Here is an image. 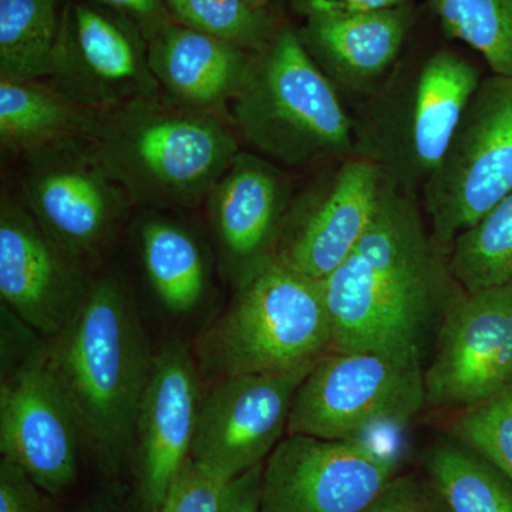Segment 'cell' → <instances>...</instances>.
<instances>
[{
	"mask_svg": "<svg viewBox=\"0 0 512 512\" xmlns=\"http://www.w3.org/2000/svg\"><path fill=\"white\" fill-rule=\"evenodd\" d=\"M387 180V178H386ZM336 352H373L423 360L431 330L466 293L450 255L434 241L417 195L389 180L355 251L322 279Z\"/></svg>",
	"mask_w": 512,
	"mask_h": 512,
	"instance_id": "6da1fadb",
	"label": "cell"
},
{
	"mask_svg": "<svg viewBox=\"0 0 512 512\" xmlns=\"http://www.w3.org/2000/svg\"><path fill=\"white\" fill-rule=\"evenodd\" d=\"M45 356L84 446L101 473L117 476L133 458L138 404L154 359L127 286L113 275L90 282L76 315L45 346Z\"/></svg>",
	"mask_w": 512,
	"mask_h": 512,
	"instance_id": "7a4b0ae2",
	"label": "cell"
},
{
	"mask_svg": "<svg viewBox=\"0 0 512 512\" xmlns=\"http://www.w3.org/2000/svg\"><path fill=\"white\" fill-rule=\"evenodd\" d=\"M86 141L128 200L151 208L194 207L241 153L220 117L158 97L99 114Z\"/></svg>",
	"mask_w": 512,
	"mask_h": 512,
	"instance_id": "3957f363",
	"label": "cell"
},
{
	"mask_svg": "<svg viewBox=\"0 0 512 512\" xmlns=\"http://www.w3.org/2000/svg\"><path fill=\"white\" fill-rule=\"evenodd\" d=\"M480 82L477 67L451 50L397 63L353 117L352 157L376 165L399 190L421 194Z\"/></svg>",
	"mask_w": 512,
	"mask_h": 512,
	"instance_id": "277c9868",
	"label": "cell"
},
{
	"mask_svg": "<svg viewBox=\"0 0 512 512\" xmlns=\"http://www.w3.org/2000/svg\"><path fill=\"white\" fill-rule=\"evenodd\" d=\"M332 346L320 282L268 259L235 286L224 313L202 332L195 357L215 379L312 367Z\"/></svg>",
	"mask_w": 512,
	"mask_h": 512,
	"instance_id": "5b68a950",
	"label": "cell"
},
{
	"mask_svg": "<svg viewBox=\"0 0 512 512\" xmlns=\"http://www.w3.org/2000/svg\"><path fill=\"white\" fill-rule=\"evenodd\" d=\"M232 111L238 133L272 163L298 167L353 156V117L298 30L279 29L255 53Z\"/></svg>",
	"mask_w": 512,
	"mask_h": 512,
	"instance_id": "8992f818",
	"label": "cell"
},
{
	"mask_svg": "<svg viewBox=\"0 0 512 512\" xmlns=\"http://www.w3.org/2000/svg\"><path fill=\"white\" fill-rule=\"evenodd\" d=\"M424 406L420 359L373 350H329L299 387L286 433L366 439L367 431L376 427L404 426Z\"/></svg>",
	"mask_w": 512,
	"mask_h": 512,
	"instance_id": "52a82bcc",
	"label": "cell"
},
{
	"mask_svg": "<svg viewBox=\"0 0 512 512\" xmlns=\"http://www.w3.org/2000/svg\"><path fill=\"white\" fill-rule=\"evenodd\" d=\"M512 192V77L481 79L446 156L421 191L431 235L446 254Z\"/></svg>",
	"mask_w": 512,
	"mask_h": 512,
	"instance_id": "ba28073f",
	"label": "cell"
},
{
	"mask_svg": "<svg viewBox=\"0 0 512 512\" xmlns=\"http://www.w3.org/2000/svg\"><path fill=\"white\" fill-rule=\"evenodd\" d=\"M49 86L76 106L103 114L158 97L143 29L119 10L93 0L63 6Z\"/></svg>",
	"mask_w": 512,
	"mask_h": 512,
	"instance_id": "9c48e42d",
	"label": "cell"
},
{
	"mask_svg": "<svg viewBox=\"0 0 512 512\" xmlns=\"http://www.w3.org/2000/svg\"><path fill=\"white\" fill-rule=\"evenodd\" d=\"M396 471V454L367 439L289 434L265 460L261 512H360Z\"/></svg>",
	"mask_w": 512,
	"mask_h": 512,
	"instance_id": "30bf717a",
	"label": "cell"
},
{
	"mask_svg": "<svg viewBox=\"0 0 512 512\" xmlns=\"http://www.w3.org/2000/svg\"><path fill=\"white\" fill-rule=\"evenodd\" d=\"M22 190L36 221L79 262L109 244L130 202L86 140L63 141L26 156Z\"/></svg>",
	"mask_w": 512,
	"mask_h": 512,
	"instance_id": "8fae6325",
	"label": "cell"
},
{
	"mask_svg": "<svg viewBox=\"0 0 512 512\" xmlns=\"http://www.w3.org/2000/svg\"><path fill=\"white\" fill-rule=\"evenodd\" d=\"M512 387V284L464 293L450 306L424 370L426 404L466 410Z\"/></svg>",
	"mask_w": 512,
	"mask_h": 512,
	"instance_id": "7c38bea8",
	"label": "cell"
},
{
	"mask_svg": "<svg viewBox=\"0 0 512 512\" xmlns=\"http://www.w3.org/2000/svg\"><path fill=\"white\" fill-rule=\"evenodd\" d=\"M312 369L215 380L201 397L192 460L229 480L264 463L288 431L293 400Z\"/></svg>",
	"mask_w": 512,
	"mask_h": 512,
	"instance_id": "4fadbf2b",
	"label": "cell"
},
{
	"mask_svg": "<svg viewBox=\"0 0 512 512\" xmlns=\"http://www.w3.org/2000/svg\"><path fill=\"white\" fill-rule=\"evenodd\" d=\"M386 177L362 158L349 157L292 201L275 258L322 281L355 251L382 201Z\"/></svg>",
	"mask_w": 512,
	"mask_h": 512,
	"instance_id": "5bb4252c",
	"label": "cell"
},
{
	"mask_svg": "<svg viewBox=\"0 0 512 512\" xmlns=\"http://www.w3.org/2000/svg\"><path fill=\"white\" fill-rule=\"evenodd\" d=\"M79 426L46 362L45 348L23 360L0 389V453L45 493L63 494L79 473Z\"/></svg>",
	"mask_w": 512,
	"mask_h": 512,
	"instance_id": "9a60e30c",
	"label": "cell"
},
{
	"mask_svg": "<svg viewBox=\"0 0 512 512\" xmlns=\"http://www.w3.org/2000/svg\"><path fill=\"white\" fill-rule=\"evenodd\" d=\"M201 397L200 369L190 348L168 343L154 355L134 427L131 463L141 512H160L190 460Z\"/></svg>",
	"mask_w": 512,
	"mask_h": 512,
	"instance_id": "2e32d148",
	"label": "cell"
},
{
	"mask_svg": "<svg viewBox=\"0 0 512 512\" xmlns=\"http://www.w3.org/2000/svg\"><path fill=\"white\" fill-rule=\"evenodd\" d=\"M90 282L36 221L25 202L3 197L0 207V296L29 328L53 338L82 305Z\"/></svg>",
	"mask_w": 512,
	"mask_h": 512,
	"instance_id": "e0dca14e",
	"label": "cell"
},
{
	"mask_svg": "<svg viewBox=\"0 0 512 512\" xmlns=\"http://www.w3.org/2000/svg\"><path fill=\"white\" fill-rule=\"evenodd\" d=\"M292 204V185L275 163L239 153L208 195V215L234 286L274 258Z\"/></svg>",
	"mask_w": 512,
	"mask_h": 512,
	"instance_id": "ac0fdd59",
	"label": "cell"
},
{
	"mask_svg": "<svg viewBox=\"0 0 512 512\" xmlns=\"http://www.w3.org/2000/svg\"><path fill=\"white\" fill-rule=\"evenodd\" d=\"M413 26L410 3L380 12L306 19L299 39L329 82L369 96L399 63Z\"/></svg>",
	"mask_w": 512,
	"mask_h": 512,
	"instance_id": "d6986e66",
	"label": "cell"
},
{
	"mask_svg": "<svg viewBox=\"0 0 512 512\" xmlns=\"http://www.w3.org/2000/svg\"><path fill=\"white\" fill-rule=\"evenodd\" d=\"M147 42L160 89L178 106L208 113L237 96L255 55L173 20L151 32Z\"/></svg>",
	"mask_w": 512,
	"mask_h": 512,
	"instance_id": "ffe728a7",
	"label": "cell"
},
{
	"mask_svg": "<svg viewBox=\"0 0 512 512\" xmlns=\"http://www.w3.org/2000/svg\"><path fill=\"white\" fill-rule=\"evenodd\" d=\"M99 114L76 106L49 84L0 77V143L29 154L70 140H89Z\"/></svg>",
	"mask_w": 512,
	"mask_h": 512,
	"instance_id": "44dd1931",
	"label": "cell"
},
{
	"mask_svg": "<svg viewBox=\"0 0 512 512\" xmlns=\"http://www.w3.org/2000/svg\"><path fill=\"white\" fill-rule=\"evenodd\" d=\"M140 249L151 289L175 315L200 305L208 285V266L190 229L167 218H148L140 227Z\"/></svg>",
	"mask_w": 512,
	"mask_h": 512,
	"instance_id": "7402d4cb",
	"label": "cell"
},
{
	"mask_svg": "<svg viewBox=\"0 0 512 512\" xmlns=\"http://www.w3.org/2000/svg\"><path fill=\"white\" fill-rule=\"evenodd\" d=\"M431 494L443 512H512V483L476 451L440 441L423 458Z\"/></svg>",
	"mask_w": 512,
	"mask_h": 512,
	"instance_id": "603a6c76",
	"label": "cell"
},
{
	"mask_svg": "<svg viewBox=\"0 0 512 512\" xmlns=\"http://www.w3.org/2000/svg\"><path fill=\"white\" fill-rule=\"evenodd\" d=\"M62 10L60 0H0V77L46 79Z\"/></svg>",
	"mask_w": 512,
	"mask_h": 512,
	"instance_id": "cb8c5ba5",
	"label": "cell"
},
{
	"mask_svg": "<svg viewBox=\"0 0 512 512\" xmlns=\"http://www.w3.org/2000/svg\"><path fill=\"white\" fill-rule=\"evenodd\" d=\"M450 265L468 293L512 284V192L456 239Z\"/></svg>",
	"mask_w": 512,
	"mask_h": 512,
	"instance_id": "d4e9b609",
	"label": "cell"
},
{
	"mask_svg": "<svg viewBox=\"0 0 512 512\" xmlns=\"http://www.w3.org/2000/svg\"><path fill=\"white\" fill-rule=\"evenodd\" d=\"M450 39L473 47L493 74L512 77V0H427Z\"/></svg>",
	"mask_w": 512,
	"mask_h": 512,
	"instance_id": "484cf974",
	"label": "cell"
},
{
	"mask_svg": "<svg viewBox=\"0 0 512 512\" xmlns=\"http://www.w3.org/2000/svg\"><path fill=\"white\" fill-rule=\"evenodd\" d=\"M173 22L205 33L247 52L258 53L271 43L278 25L266 8L248 0H164Z\"/></svg>",
	"mask_w": 512,
	"mask_h": 512,
	"instance_id": "4316f807",
	"label": "cell"
},
{
	"mask_svg": "<svg viewBox=\"0 0 512 512\" xmlns=\"http://www.w3.org/2000/svg\"><path fill=\"white\" fill-rule=\"evenodd\" d=\"M451 437L490 461L512 483V387L461 410L451 426Z\"/></svg>",
	"mask_w": 512,
	"mask_h": 512,
	"instance_id": "83f0119b",
	"label": "cell"
},
{
	"mask_svg": "<svg viewBox=\"0 0 512 512\" xmlns=\"http://www.w3.org/2000/svg\"><path fill=\"white\" fill-rule=\"evenodd\" d=\"M229 481L190 457L175 477L160 512H217Z\"/></svg>",
	"mask_w": 512,
	"mask_h": 512,
	"instance_id": "f1b7e54d",
	"label": "cell"
},
{
	"mask_svg": "<svg viewBox=\"0 0 512 512\" xmlns=\"http://www.w3.org/2000/svg\"><path fill=\"white\" fill-rule=\"evenodd\" d=\"M360 512H443L431 491L414 477H394Z\"/></svg>",
	"mask_w": 512,
	"mask_h": 512,
	"instance_id": "f546056e",
	"label": "cell"
},
{
	"mask_svg": "<svg viewBox=\"0 0 512 512\" xmlns=\"http://www.w3.org/2000/svg\"><path fill=\"white\" fill-rule=\"evenodd\" d=\"M42 488L12 458L0 460V512H45Z\"/></svg>",
	"mask_w": 512,
	"mask_h": 512,
	"instance_id": "4dcf8cb0",
	"label": "cell"
},
{
	"mask_svg": "<svg viewBox=\"0 0 512 512\" xmlns=\"http://www.w3.org/2000/svg\"><path fill=\"white\" fill-rule=\"evenodd\" d=\"M409 2L410 0H289V8L306 20L316 16L380 12Z\"/></svg>",
	"mask_w": 512,
	"mask_h": 512,
	"instance_id": "1f68e13d",
	"label": "cell"
},
{
	"mask_svg": "<svg viewBox=\"0 0 512 512\" xmlns=\"http://www.w3.org/2000/svg\"><path fill=\"white\" fill-rule=\"evenodd\" d=\"M264 463L249 468L229 481L217 512H261Z\"/></svg>",
	"mask_w": 512,
	"mask_h": 512,
	"instance_id": "d6a6232c",
	"label": "cell"
},
{
	"mask_svg": "<svg viewBox=\"0 0 512 512\" xmlns=\"http://www.w3.org/2000/svg\"><path fill=\"white\" fill-rule=\"evenodd\" d=\"M127 15L134 20L146 37L171 20L164 0H93Z\"/></svg>",
	"mask_w": 512,
	"mask_h": 512,
	"instance_id": "836d02e7",
	"label": "cell"
},
{
	"mask_svg": "<svg viewBox=\"0 0 512 512\" xmlns=\"http://www.w3.org/2000/svg\"><path fill=\"white\" fill-rule=\"evenodd\" d=\"M84 512H114L109 505L103 503L93 504L92 507L87 508Z\"/></svg>",
	"mask_w": 512,
	"mask_h": 512,
	"instance_id": "e575fe53",
	"label": "cell"
},
{
	"mask_svg": "<svg viewBox=\"0 0 512 512\" xmlns=\"http://www.w3.org/2000/svg\"><path fill=\"white\" fill-rule=\"evenodd\" d=\"M249 3H252L254 6H258V8H266L271 0H248Z\"/></svg>",
	"mask_w": 512,
	"mask_h": 512,
	"instance_id": "d590c367",
	"label": "cell"
}]
</instances>
